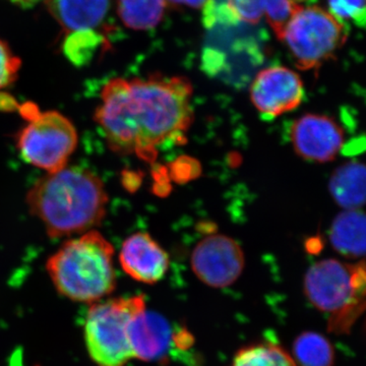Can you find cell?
Here are the masks:
<instances>
[{"instance_id": "obj_18", "label": "cell", "mask_w": 366, "mask_h": 366, "mask_svg": "<svg viewBox=\"0 0 366 366\" xmlns=\"http://www.w3.org/2000/svg\"><path fill=\"white\" fill-rule=\"evenodd\" d=\"M107 45V38L98 30L74 31L66 34L62 51L74 66H84L90 64L98 52L106 49Z\"/></svg>"}, {"instance_id": "obj_20", "label": "cell", "mask_w": 366, "mask_h": 366, "mask_svg": "<svg viewBox=\"0 0 366 366\" xmlns=\"http://www.w3.org/2000/svg\"><path fill=\"white\" fill-rule=\"evenodd\" d=\"M231 366H297L292 356L272 343L245 347L236 353Z\"/></svg>"}, {"instance_id": "obj_9", "label": "cell", "mask_w": 366, "mask_h": 366, "mask_svg": "<svg viewBox=\"0 0 366 366\" xmlns=\"http://www.w3.org/2000/svg\"><path fill=\"white\" fill-rule=\"evenodd\" d=\"M192 268L206 285L224 288L242 274L244 254L240 245L225 235H211L197 243L192 254Z\"/></svg>"}, {"instance_id": "obj_12", "label": "cell", "mask_w": 366, "mask_h": 366, "mask_svg": "<svg viewBox=\"0 0 366 366\" xmlns=\"http://www.w3.org/2000/svg\"><path fill=\"white\" fill-rule=\"evenodd\" d=\"M129 338L134 358L161 360L169 348L171 329L165 319L144 307L129 322Z\"/></svg>"}, {"instance_id": "obj_24", "label": "cell", "mask_w": 366, "mask_h": 366, "mask_svg": "<svg viewBox=\"0 0 366 366\" xmlns=\"http://www.w3.org/2000/svg\"><path fill=\"white\" fill-rule=\"evenodd\" d=\"M11 1L16 4V6L31 7L37 4L38 2L42 1V0H11Z\"/></svg>"}, {"instance_id": "obj_11", "label": "cell", "mask_w": 366, "mask_h": 366, "mask_svg": "<svg viewBox=\"0 0 366 366\" xmlns=\"http://www.w3.org/2000/svg\"><path fill=\"white\" fill-rule=\"evenodd\" d=\"M119 262L125 273L142 283H157L167 273L169 257L148 233L139 232L124 240Z\"/></svg>"}, {"instance_id": "obj_21", "label": "cell", "mask_w": 366, "mask_h": 366, "mask_svg": "<svg viewBox=\"0 0 366 366\" xmlns=\"http://www.w3.org/2000/svg\"><path fill=\"white\" fill-rule=\"evenodd\" d=\"M329 11L344 24L363 28L365 25V0H327Z\"/></svg>"}, {"instance_id": "obj_2", "label": "cell", "mask_w": 366, "mask_h": 366, "mask_svg": "<svg viewBox=\"0 0 366 366\" xmlns=\"http://www.w3.org/2000/svg\"><path fill=\"white\" fill-rule=\"evenodd\" d=\"M26 202L47 234L59 238L85 233L100 225L107 211L108 194L95 173L66 166L36 182Z\"/></svg>"}, {"instance_id": "obj_23", "label": "cell", "mask_w": 366, "mask_h": 366, "mask_svg": "<svg viewBox=\"0 0 366 366\" xmlns=\"http://www.w3.org/2000/svg\"><path fill=\"white\" fill-rule=\"evenodd\" d=\"M208 1L209 0H166L167 4L171 6L189 7L194 9H203Z\"/></svg>"}, {"instance_id": "obj_17", "label": "cell", "mask_w": 366, "mask_h": 366, "mask_svg": "<svg viewBox=\"0 0 366 366\" xmlns=\"http://www.w3.org/2000/svg\"><path fill=\"white\" fill-rule=\"evenodd\" d=\"M166 0H117L118 16L127 28L147 31L155 28L163 20Z\"/></svg>"}, {"instance_id": "obj_19", "label": "cell", "mask_w": 366, "mask_h": 366, "mask_svg": "<svg viewBox=\"0 0 366 366\" xmlns=\"http://www.w3.org/2000/svg\"><path fill=\"white\" fill-rule=\"evenodd\" d=\"M293 355L300 366H333L334 347L326 337L319 333L301 334L293 344Z\"/></svg>"}, {"instance_id": "obj_8", "label": "cell", "mask_w": 366, "mask_h": 366, "mask_svg": "<svg viewBox=\"0 0 366 366\" xmlns=\"http://www.w3.org/2000/svg\"><path fill=\"white\" fill-rule=\"evenodd\" d=\"M305 97L302 79L292 69L273 66L262 69L250 86V100L262 117L273 119L297 109Z\"/></svg>"}, {"instance_id": "obj_6", "label": "cell", "mask_w": 366, "mask_h": 366, "mask_svg": "<svg viewBox=\"0 0 366 366\" xmlns=\"http://www.w3.org/2000/svg\"><path fill=\"white\" fill-rule=\"evenodd\" d=\"M20 110L28 122L16 137L24 160L47 172L66 167L79 139L71 120L57 112H40L32 103L21 106Z\"/></svg>"}, {"instance_id": "obj_22", "label": "cell", "mask_w": 366, "mask_h": 366, "mask_svg": "<svg viewBox=\"0 0 366 366\" xmlns=\"http://www.w3.org/2000/svg\"><path fill=\"white\" fill-rule=\"evenodd\" d=\"M21 66V59L14 55L7 43L0 39V92L13 85Z\"/></svg>"}, {"instance_id": "obj_3", "label": "cell", "mask_w": 366, "mask_h": 366, "mask_svg": "<svg viewBox=\"0 0 366 366\" xmlns=\"http://www.w3.org/2000/svg\"><path fill=\"white\" fill-rule=\"evenodd\" d=\"M114 249L99 231L72 238L47 261L46 268L57 291L76 302L94 303L117 287Z\"/></svg>"}, {"instance_id": "obj_14", "label": "cell", "mask_w": 366, "mask_h": 366, "mask_svg": "<svg viewBox=\"0 0 366 366\" xmlns=\"http://www.w3.org/2000/svg\"><path fill=\"white\" fill-rule=\"evenodd\" d=\"M301 0H226L229 9L238 23L257 25L266 18L277 37Z\"/></svg>"}, {"instance_id": "obj_13", "label": "cell", "mask_w": 366, "mask_h": 366, "mask_svg": "<svg viewBox=\"0 0 366 366\" xmlns=\"http://www.w3.org/2000/svg\"><path fill=\"white\" fill-rule=\"evenodd\" d=\"M53 18L66 34L97 30L104 21L112 0H46Z\"/></svg>"}, {"instance_id": "obj_1", "label": "cell", "mask_w": 366, "mask_h": 366, "mask_svg": "<svg viewBox=\"0 0 366 366\" xmlns=\"http://www.w3.org/2000/svg\"><path fill=\"white\" fill-rule=\"evenodd\" d=\"M192 97L182 76L114 79L101 92L95 122L114 153L153 161L158 147L179 142L189 129Z\"/></svg>"}, {"instance_id": "obj_16", "label": "cell", "mask_w": 366, "mask_h": 366, "mask_svg": "<svg viewBox=\"0 0 366 366\" xmlns=\"http://www.w3.org/2000/svg\"><path fill=\"white\" fill-rule=\"evenodd\" d=\"M334 201L345 209H360L365 203V167L348 162L337 168L330 179Z\"/></svg>"}, {"instance_id": "obj_5", "label": "cell", "mask_w": 366, "mask_h": 366, "mask_svg": "<svg viewBox=\"0 0 366 366\" xmlns=\"http://www.w3.org/2000/svg\"><path fill=\"white\" fill-rule=\"evenodd\" d=\"M347 38L346 24L315 4V0H301L279 40L285 43L296 66L308 71L317 69L333 59Z\"/></svg>"}, {"instance_id": "obj_15", "label": "cell", "mask_w": 366, "mask_h": 366, "mask_svg": "<svg viewBox=\"0 0 366 366\" xmlns=\"http://www.w3.org/2000/svg\"><path fill=\"white\" fill-rule=\"evenodd\" d=\"M332 245L348 259H360L365 252V216L360 209L339 214L330 231Z\"/></svg>"}, {"instance_id": "obj_7", "label": "cell", "mask_w": 366, "mask_h": 366, "mask_svg": "<svg viewBox=\"0 0 366 366\" xmlns=\"http://www.w3.org/2000/svg\"><path fill=\"white\" fill-rule=\"evenodd\" d=\"M146 307L144 296L115 298L94 303L85 322L86 348L98 366H124L132 356L129 322Z\"/></svg>"}, {"instance_id": "obj_4", "label": "cell", "mask_w": 366, "mask_h": 366, "mask_svg": "<svg viewBox=\"0 0 366 366\" xmlns=\"http://www.w3.org/2000/svg\"><path fill=\"white\" fill-rule=\"evenodd\" d=\"M365 264L322 259L308 269L305 293L320 312L330 315L329 330L349 333L365 307Z\"/></svg>"}, {"instance_id": "obj_10", "label": "cell", "mask_w": 366, "mask_h": 366, "mask_svg": "<svg viewBox=\"0 0 366 366\" xmlns=\"http://www.w3.org/2000/svg\"><path fill=\"white\" fill-rule=\"evenodd\" d=\"M290 139L301 158L327 163L333 161L343 148L344 132L333 118L308 113L293 124Z\"/></svg>"}]
</instances>
